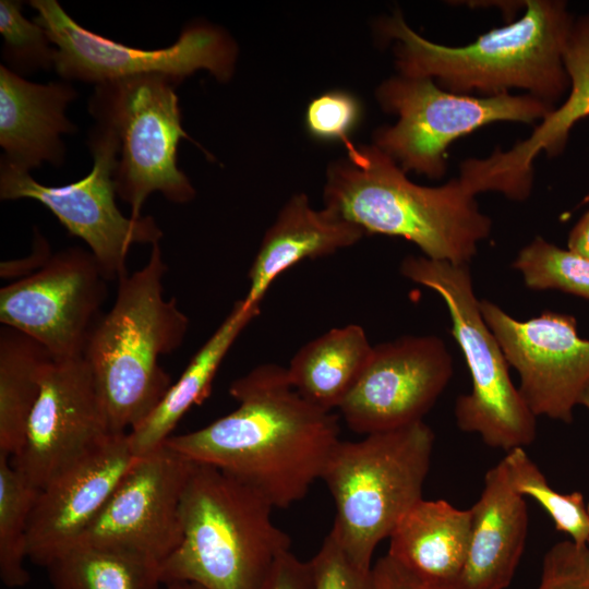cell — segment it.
Returning a JSON list of instances; mask_svg holds the SVG:
<instances>
[{"instance_id":"4316f807","label":"cell","mask_w":589,"mask_h":589,"mask_svg":"<svg viewBox=\"0 0 589 589\" xmlns=\"http://www.w3.org/2000/svg\"><path fill=\"white\" fill-rule=\"evenodd\" d=\"M39 490L0 454V578L9 588L28 584L25 568L29 518Z\"/></svg>"},{"instance_id":"8fae6325","label":"cell","mask_w":589,"mask_h":589,"mask_svg":"<svg viewBox=\"0 0 589 589\" xmlns=\"http://www.w3.org/2000/svg\"><path fill=\"white\" fill-rule=\"evenodd\" d=\"M40 25L57 48L55 70L67 82L100 83L145 74L183 81L199 70L228 82L235 72L238 47L221 27L188 24L177 40L164 48L143 49L96 34L73 20L57 0H31Z\"/></svg>"},{"instance_id":"30bf717a","label":"cell","mask_w":589,"mask_h":589,"mask_svg":"<svg viewBox=\"0 0 589 589\" xmlns=\"http://www.w3.org/2000/svg\"><path fill=\"white\" fill-rule=\"evenodd\" d=\"M87 146L93 167L82 179L59 187L36 181L31 172L1 158L0 199H32L47 207L71 236L81 238L107 280L128 273L133 244L159 243L163 231L152 216H124L116 204L115 172L119 145L111 129L95 122Z\"/></svg>"},{"instance_id":"484cf974","label":"cell","mask_w":589,"mask_h":589,"mask_svg":"<svg viewBox=\"0 0 589 589\" xmlns=\"http://www.w3.org/2000/svg\"><path fill=\"white\" fill-rule=\"evenodd\" d=\"M53 589H160V565L109 548L76 544L47 565Z\"/></svg>"},{"instance_id":"f35d334b","label":"cell","mask_w":589,"mask_h":589,"mask_svg":"<svg viewBox=\"0 0 589 589\" xmlns=\"http://www.w3.org/2000/svg\"><path fill=\"white\" fill-rule=\"evenodd\" d=\"M588 514H589V502L587 503Z\"/></svg>"},{"instance_id":"8d00e7d4","label":"cell","mask_w":589,"mask_h":589,"mask_svg":"<svg viewBox=\"0 0 589 589\" xmlns=\"http://www.w3.org/2000/svg\"><path fill=\"white\" fill-rule=\"evenodd\" d=\"M160 589H205L204 587L189 581L164 584Z\"/></svg>"},{"instance_id":"cb8c5ba5","label":"cell","mask_w":589,"mask_h":589,"mask_svg":"<svg viewBox=\"0 0 589 589\" xmlns=\"http://www.w3.org/2000/svg\"><path fill=\"white\" fill-rule=\"evenodd\" d=\"M373 351L358 324L335 327L303 345L286 368L291 386L327 411L338 409L357 384Z\"/></svg>"},{"instance_id":"4fadbf2b","label":"cell","mask_w":589,"mask_h":589,"mask_svg":"<svg viewBox=\"0 0 589 589\" xmlns=\"http://www.w3.org/2000/svg\"><path fill=\"white\" fill-rule=\"evenodd\" d=\"M480 310L517 371L518 390L531 412L570 423L589 383V340L579 336L577 320L548 310L519 321L486 299Z\"/></svg>"},{"instance_id":"5b68a950","label":"cell","mask_w":589,"mask_h":589,"mask_svg":"<svg viewBox=\"0 0 589 589\" xmlns=\"http://www.w3.org/2000/svg\"><path fill=\"white\" fill-rule=\"evenodd\" d=\"M273 508L237 477L195 462L181 502V542L160 565L163 585L262 589L274 563L291 545L274 524Z\"/></svg>"},{"instance_id":"ffe728a7","label":"cell","mask_w":589,"mask_h":589,"mask_svg":"<svg viewBox=\"0 0 589 589\" xmlns=\"http://www.w3.org/2000/svg\"><path fill=\"white\" fill-rule=\"evenodd\" d=\"M470 513L468 553L454 589H505L525 550L528 512L504 459L486 471Z\"/></svg>"},{"instance_id":"1f68e13d","label":"cell","mask_w":589,"mask_h":589,"mask_svg":"<svg viewBox=\"0 0 589 589\" xmlns=\"http://www.w3.org/2000/svg\"><path fill=\"white\" fill-rule=\"evenodd\" d=\"M361 115L359 101L344 91H330L312 99L305 112V124L312 136L321 140L350 141L349 134Z\"/></svg>"},{"instance_id":"9a60e30c","label":"cell","mask_w":589,"mask_h":589,"mask_svg":"<svg viewBox=\"0 0 589 589\" xmlns=\"http://www.w3.org/2000/svg\"><path fill=\"white\" fill-rule=\"evenodd\" d=\"M194 464L166 444L137 457L76 544L124 551L161 565L181 542V502Z\"/></svg>"},{"instance_id":"d590c367","label":"cell","mask_w":589,"mask_h":589,"mask_svg":"<svg viewBox=\"0 0 589 589\" xmlns=\"http://www.w3.org/2000/svg\"><path fill=\"white\" fill-rule=\"evenodd\" d=\"M567 249L589 260V209L572 228L567 238Z\"/></svg>"},{"instance_id":"e0dca14e","label":"cell","mask_w":589,"mask_h":589,"mask_svg":"<svg viewBox=\"0 0 589 589\" xmlns=\"http://www.w3.org/2000/svg\"><path fill=\"white\" fill-rule=\"evenodd\" d=\"M136 459L128 433H117L40 489L29 518L27 558L46 568L74 546Z\"/></svg>"},{"instance_id":"277c9868","label":"cell","mask_w":589,"mask_h":589,"mask_svg":"<svg viewBox=\"0 0 589 589\" xmlns=\"http://www.w3.org/2000/svg\"><path fill=\"white\" fill-rule=\"evenodd\" d=\"M167 271L156 243L142 268L118 280L115 302L84 350L115 433L135 428L172 385L159 360L182 345L190 320L165 297Z\"/></svg>"},{"instance_id":"5bb4252c","label":"cell","mask_w":589,"mask_h":589,"mask_svg":"<svg viewBox=\"0 0 589 589\" xmlns=\"http://www.w3.org/2000/svg\"><path fill=\"white\" fill-rule=\"evenodd\" d=\"M115 433L84 357L53 360L13 468L40 490Z\"/></svg>"},{"instance_id":"7c38bea8","label":"cell","mask_w":589,"mask_h":589,"mask_svg":"<svg viewBox=\"0 0 589 589\" xmlns=\"http://www.w3.org/2000/svg\"><path fill=\"white\" fill-rule=\"evenodd\" d=\"M107 279L89 251L72 247L0 290V322L40 342L55 360L83 357L103 315Z\"/></svg>"},{"instance_id":"74e56055","label":"cell","mask_w":589,"mask_h":589,"mask_svg":"<svg viewBox=\"0 0 589 589\" xmlns=\"http://www.w3.org/2000/svg\"><path fill=\"white\" fill-rule=\"evenodd\" d=\"M579 405L584 406L589 411V383L585 387V389H584V392H582V394H581V396L579 398Z\"/></svg>"},{"instance_id":"d6986e66","label":"cell","mask_w":589,"mask_h":589,"mask_svg":"<svg viewBox=\"0 0 589 589\" xmlns=\"http://www.w3.org/2000/svg\"><path fill=\"white\" fill-rule=\"evenodd\" d=\"M76 98L77 91L70 82H29L1 64V158L28 172L44 163L61 166L67 154L61 135L77 129L65 115Z\"/></svg>"},{"instance_id":"603a6c76","label":"cell","mask_w":589,"mask_h":589,"mask_svg":"<svg viewBox=\"0 0 589 589\" xmlns=\"http://www.w3.org/2000/svg\"><path fill=\"white\" fill-rule=\"evenodd\" d=\"M259 313L260 309L244 308L242 299L235 302L229 314L194 354L179 380L172 383L152 412L128 432L129 445L135 457H143L163 446L184 413L208 396L227 352Z\"/></svg>"},{"instance_id":"d6a6232c","label":"cell","mask_w":589,"mask_h":589,"mask_svg":"<svg viewBox=\"0 0 589 589\" xmlns=\"http://www.w3.org/2000/svg\"><path fill=\"white\" fill-rule=\"evenodd\" d=\"M537 589H589V548L570 540L551 546Z\"/></svg>"},{"instance_id":"9c48e42d","label":"cell","mask_w":589,"mask_h":589,"mask_svg":"<svg viewBox=\"0 0 589 589\" xmlns=\"http://www.w3.org/2000/svg\"><path fill=\"white\" fill-rule=\"evenodd\" d=\"M376 96L382 108L398 120L376 131L374 145L405 172L435 179L445 175L446 151L457 139L497 121L542 120L554 109L529 94L459 95L432 79L400 74L384 81Z\"/></svg>"},{"instance_id":"3957f363","label":"cell","mask_w":589,"mask_h":589,"mask_svg":"<svg viewBox=\"0 0 589 589\" xmlns=\"http://www.w3.org/2000/svg\"><path fill=\"white\" fill-rule=\"evenodd\" d=\"M344 145L346 158L327 170L324 207L364 233L401 237L428 259L469 264L492 221L458 178L440 187L419 185L377 146L351 140Z\"/></svg>"},{"instance_id":"7a4b0ae2","label":"cell","mask_w":589,"mask_h":589,"mask_svg":"<svg viewBox=\"0 0 589 589\" xmlns=\"http://www.w3.org/2000/svg\"><path fill=\"white\" fill-rule=\"evenodd\" d=\"M525 5L519 20L460 47L423 38L400 13L384 20L380 29L396 41L400 75L429 77L459 95L490 97L524 89L554 108L569 89L564 50L574 19L565 1L528 0Z\"/></svg>"},{"instance_id":"836d02e7","label":"cell","mask_w":589,"mask_h":589,"mask_svg":"<svg viewBox=\"0 0 589 589\" xmlns=\"http://www.w3.org/2000/svg\"><path fill=\"white\" fill-rule=\"evenodd\" d=\"M262 589H310L309 563L299 560L291 551L281 554Z\"/></svg>"},{"instance_id":"44dd1931","label":"cell","mask_w":589,"mask_h":589,"mask_svg":"<svg viewBox=\"0 0 589 589\" xmlns=\"http://www.w3.org/2000/svg\"><path fill=\"white\" fill-rule=\"evenodd\" d=\"M363 236L359 226L332 209H314L306 195H293L265 232L249 269L244 308L260 309L274 280L297 263L351 247Z\"/></svg>"},{"instance_id":"d4e9b609","label":"cell","mask_w":589,"mask_h":589,"mask_svg":"<svg viewBox=\"0 0 589 589\" xmlns=\"http://www.w3.org/2000/svg\"><path fill=\"white\" fill-rule=\"evenodd\" d=\"M55 359L36 339L5 325L0 329V454L12 458L25 440L45 373Z\"/></svg>"},{"instance_id":"83f0119b","label":"cell","mask_w":589,"mask_h":589,"mask_svg":"<svg viewBox=\"0 0 589 589\" xmlns=\"http://www.w3.org/2000/svg\"><path fill=\"white\" fill-rule=\"evenodd\" d=\"M503 459L514 489L538 502L555 529L568 536V540L578 546H589V514L584 495L555 491L525 448L512 449Z\"/></svg>"},{"instance_id":"2e32d148","label":"cell","mask_w":589,"mask_h":589,"mask_svg":"<svg viewBox=\"0 0 589 589\" xmlns=\"http://www.w3.org/2000/svg\"><path fill=\"white\" fill-rule=\"evenodd\" d=\"M453 373L452 354L438 336L408 335L378 344L338 410L360 434L399 429L423 420Z\"/></svg>"},{"instance_id":"ba28073f","label":"cell","mask_w":589,"mask_h":589,"mask_svg":"<svg viewBox=\"0 0 589 589\" xmlns=\"http://www.w3.org/2000/svg\"><path fill=\"white\" fill-rule=\"evenodd\" d=\"M181 82L165 74L124 77L95 85L88 100L95 122L117 137L116 192L131 206L133 218L142 217L141 209L154 192L177 204L195 197L177 159L180 140H191L182 128L176 93Z\"/></svg>"},{"instance_id":"6da1fadb","label":"cell","mask_w":589,"mask_h":589,"mask_svg":"<svg viewBox=\"0 0 589 589\" xmlns=\"http://www.w3.org/2000/svg\"><path fill=\"white\" fill-rule=\"evenodd\" d=\"M229 394L238 402L232 412L164 444L237 477L274 508L301 501L340 441L338 417L304 399L276 363L238 377Z\"/></svg>"},{"instance_id":"f546056e","label":"cell","mask_w":589,"mask_h":589,"mask_svg":"<svg viewBox=\"0 0 589 589\" xmlns=\"http://www.w3.org/2000/svg\"><path fill=\"white\" fill-rule=\"evenodd\" d=\"M22 7L19 0L0 1L1 58L8 70L25 77L55 69L57 48L40 25L23 15Z\"/></svg>"},{"instance_id":"8992f818","label":"cell","mask_w":589,"mask_h":589,"mask_svg":"<svg viewBox=\"0 0 589 589\" xmlns=\"http://www.w3.org/2000/svg\"><path fill=\"white\" fill-rule=\"evenodd\" d=\"M434 438L422 420L333 449L321 479L335 503L329 534L360 567L372 568L377 544L422 498Z\"/></svg>"},{"instance_id":"f1b7e54d","label":"cell","mask_w":589,"mask_h":589,"mask_svg":"<svg viewBox=\"0 0 589 589\" xmlns=\"http://www.w3.org/2000/svg\"><path fill=\"white\" fill-rule=\"evenodd\" d=\"M513 268L530 289L560 290L589 301V260L541 237L518 252Z\"/></svg>"},{"instance_id":"52a82bcc","label":"cell","mask_w":589,"mask_h":589,"mask_svg":"<svg viewBox=\"0 0 589 589\" xmlns=\"http://www.w3.org/2000/svg\"><path fill=\"white\" fill-rule=\"evenodd\" d=\"M399 272L412 283L435 291L447 306L452 334L471 377V390L460 395L455 404L458 428L479 434L485 445L506 453L530 445L537 434V417L513 384L509 364L483 318L469 264L408 255Z\"/></svg>"},{"instance_id":"e575fe53","label":"cell","mask_w":589,"mask_h":589,"mask_svg":"<svg viewBox=\"0 0 589 589\" xmlns=\"http://www.w3.org/2000/svg\"><path fill=\"white\" fill-rule=\"evenodd\" d=\"M52 255L47 239L35 230L32 253L24 259L2 262L0 276L7 279L15 278V280L25 278L43 268Z\"/></svg>"},{"instance_id":"ac0fdd59","label":"cell","mask_w":589,"mask_h":589,"mask_svg":"<svg viewBox=\"0 0 589 589\" xmlns=\"http://www.w3.org/2000/svg\"><path fill=\"white\" fill-rule=\"evenodd\" d=\"M564 63L569 77L567 99L550 111L529 137L486 158H477L471 172L484 191L498 192L514 201L529 197L533 183V163L544 152L561 154L573 125L589 117V12L572 25L564 50Z\"/></svg>"},{"instance_id":"7402d4cb","label":"cell","mask_w":589,"mask_h":589,"mask_svg":"<svg viewBox=\"0 0 589 589\" xmlns=\"http://www.w3.org/2000/svg\"><path fill=\"white\" fill-rule=\"evenodd\" d=\"M470 526V508L422 497L392 531L387 555L421 584L454 589L465 566Z\"/></svg>"},{"instance_id":"4dcf8cb0","label":"cell","mask_w":589,"mask_h":589,"mask_svg":"<svg viewBox=\"0 0 589 589\" xmlns=\"http://www.w3.org/2000/svg\"><path fill=\"white\" fill-rule=\"evenodd\" d=\"M308 563L310 589H381L373 568L357 565L329 533Z\"/></svg>"}]
</instances>
